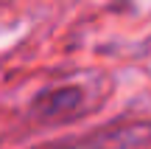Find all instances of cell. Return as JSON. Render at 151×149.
Wrapping results in <instances>:
<instances>
[{"mask_svg":"<svg viewBox=\"0 0 151 149\" xmlns=\"http://www.w3.org/2000/svg\"><path fill=\"white\" fill-rule=\"evenodd\" d=\"M87 93L78 84H59V87H45L34 96L28 116L37 124H62L73 121L84 113Z\"/></svg>","mask_w":151,"mask_h":149,"instance_id":"obj_1","label":"cell"}]
</instances>
